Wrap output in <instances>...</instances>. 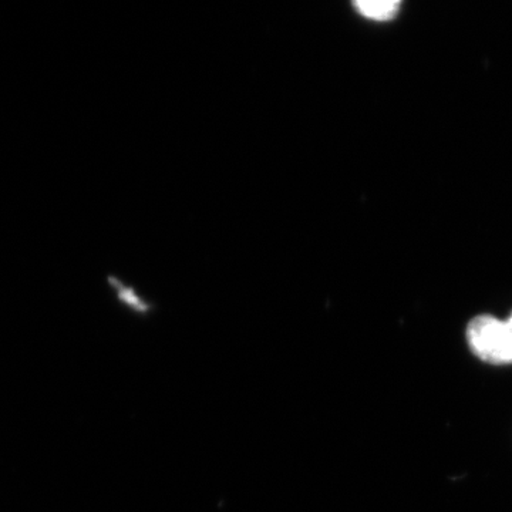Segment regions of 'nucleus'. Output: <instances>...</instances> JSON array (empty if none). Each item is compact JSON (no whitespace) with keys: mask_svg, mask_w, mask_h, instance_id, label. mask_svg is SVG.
I'll use <instances>...</instances> for the list:
<instances>
[{"mask_svg":"<svg viewBox=\"0 0 512 512\" xmlns=\"http://www.w3.org/2000/svg\"><path fill=\"white\" fill-rule=\"evenodd\" d=\"M109 282L111 288L116 291L119 301L128 306V308L133 309L134 312L141 313V315L150 311V305L144 302L143 299L138 298V295L134 292L133 288H128V286L121 284V282L117 281L113 276H110Z\"/></svg>","mask_w":512,"mask_h":512,"instance_id":"7ed1b4c3","label":"nucleus"},{"mask_svg":"<svg viewBox=\"0 0 512 512\" xmlns=\"http://www.w3.org/2000/svg\"><path fill=\"white\" fill-rule=\"evenodd\" d=\"M467 342L471 352L491 365H512V338L507 322L480 315L468 323Z\"/></svg>","mask_w":512,"mask_h":512,"instance_id":"f257e3e1","label":"nucleus"},{"mask_svg":"<svg viewBox=\"0 0 512 512\" xmlns=\"http://www.w3.org/2000/svg\"><path fill=\"white\" fill-rule=\"evenodd\" d=\"M352 6L363 18L375 20V22H389L399 15L402 3L396 0H379V2L360 0V2H353Z\"/></svg>","mask_w":512,"mask_h":512,"instance_id":"f03ea898","label":"nucleus"},{"mask_svg":"<svg viewBox=\"0 0 512 512\" xmlns=\"http://www.w3.org/2000/svg\"><path fill=\"white\" fill-rule=\"evenodd\" d=\"M505 322H507L508 330H510L511 338H512V312H511V315L508 316L507 319H505Z\"/></svg>","mask_w":512,"mask_h":512,"instance_id":"20e7f679","label":"nucleus"}]
</instances>
